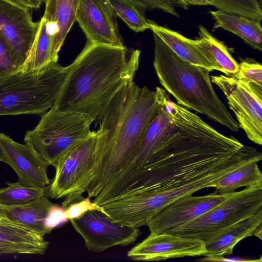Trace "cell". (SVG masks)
I'll return each mask as SVG.
<instances>
[{
	"label": "cell",
	"instance_id": "cell-1",
	"mask_svg": "<svg viewBox=\"0 0 262 262\" xmlns=\"http://www.w3.org/2000/svg\"><path fill=\"white\" fill-rule=\"evenodd\" d=\"M166 109L153 152L120 198L180 186L254 155L170 98Z\"/></svg>",
	"mask_w": 262,
	"mask_h": 262
},
{
	"label": "cell",
	"instance_id": "cell-2",
	"mask_svg": "<svg viewBox=\"0 0 262 262\" xmlns=\"http://www.w3.org/2000/svg\"><path fill=\"white\" fill-rule=\"evenodd\" d=\"M161 88L153 91L131 81L113 97L98 123L94 163L81 191L90 198L135 157L145 132L161 107Z\"/></svg>",
	"mask_w": 262,
	"mask_h": 262
},
{
	"label": "cell",
	"instance_id": "cell-3",
	"mask_svg": "<svg viewBox=\"0 0 262 262\" xmlns=\"http://www.w3.org/2000/svg\"><path fill=\"white\" fill-rule=\"evenodd\" d=\"M141 51L88 41L70 65L53 106L61 112L85 114L98 122L113 97L133 81Z\"/></svg>",
	"mask_w": 262,
	"mask_h": 262
},
{
	"label": "cell",
	"instance_id": "cell-4",
	"mask_svg": "<svg viewBox=\"0 0 262 262\" xmlns=\"http://www.w3.org/2000/svg\"><path fill=\"white\" fill-rule=\"evenodd\" d=\"M153 36L154 67L165 90L177 104L237 132L238 124L214 91L210 72L183 59L154 33Z\"/></svg>",
	"mask_w": 262,
	"mask_h": 262
},
{
	"label": "cell",
	"instance_id": "cell-5",
	"mask_svg": "<svg viewBox=\"0 0 262 262\" xmlns=\"http://www.w3.org/2000/svg\"><path fill=\"white\" fill-rule=\"evenodd\" d=\"M69 70L57 62L0 81V116L42 115L55 104Z\"/></svg>",
	"mask_w": 262,
	"mask_h": 262
},
{
	"label": "cell",
	"instance_id": "cell-6",
	"mask_svg": "<svg viewBox=\"0 0 262 262\" xmlns=\"http://www.w3.org/2000/svg\"><path fill=\"white\" fill-rule=\"evenodd\" d=\"M248 161V159L238 161L180 186L154 192L133 194L112 201L102 206L115 221L137 228L146 226L156 213L169 204L203 188L210 187L219 177Z\"/></svg>",
	"mask_w": 262,
	"mask_h": 262
},
{
	"label": "cell",
	"instance_id": "cell-7",
	"mask_svg": "<svg viewBox=\"0 0 262 262\" xmlns=\"http://www.w3.org/2000/svg\"><path fill=\"white\" fill-rule=\"evenodd\" d=\"M93 121L85 114L61 112L52 106L33 129L26 132L24 141L54 167L69 148L96 134L90 129Z\"/></svg>",
	"mask_w": 262,
	"mask_h": 262
},
{
	"label": "cell",
	"instance_id": "cell-8",
	"mask_svg": "<svg viewBox=\"0 0 262 262\" xmlns=\"http://www.w3.org/2000/svg\"><path fill=\"white\" fill-rule=\"evenodd\" d=\"M262 208V184L234 192L199 217L168 233L206 243L228 227L255 214Z\"/></svg>",
	"mask_w": 262,
	"mask_h": 262
},
{
	"label": "cell",
	"instance_id": "cell-9",
	"mask_svg": "<svg viewBox=\"0 0 262 262\" xmlns=\"http://www.w3.org/2000/svg\"><path fill=\"white\" fill-rule=\"evenodd\" d=\"M211 82L222 91L239 127L251 141L262 144V86L233 77L211 76Z\"/></svg>",
	"mask_w": 262,
	"mask_h": 262
},
{
	"label": "cell",
	"instance_id": "cell-10",
	"mask_svg": "<svg viewBox=\"0 0 262 262\" xmlns=\"http://www.w3.org/2000/svg\"><path fill=\"white\" fill-rule=\"evenodd\" d=\"M96 134L69 148L58 159L55 174L47 187L48 194L59 199L68 195L82 194L81 189L94 163Z\"/></svg>",
	"mask_w": 262,
	"mask_h": 262
},
{
	"label": "cell",
	"instance_id": "cell-11",
	"mask_svg": "<svg viewBox=\"0 0 262 262\" xmlns=\"http://www.w3.org/2000/svg\"><path fill=\"white\" fill-rule=\"evenodd\" d=\"M69 221L83 239L86 248L96 253L114 246L130 245L142 234L139 228L115 221L108 214L98 210L88 211Z\"/></svg>",
	"mask_w": 262,
	"mask_h": 262
},
{
	"label": "cell",
	"instance_id": "cell-12",
	"mask_svg": "<svg viewBox=\"0 0 262 262\" xmlns=\"http://www.w3.org/2000/svg\"><path fill=\"white\" fill-rule=\"evenodd\" d=\"M32 9L0 0V34L11 50L21 71L29 56L38 28Z\"/></svg>",
	"mask_w": 262,
	"mask_h": 262
},
{
	"label": "cell",
	"instance_id": "cell-13",
	"mask_svg": "<svg viewBox=\"0 0 262 262\" xmlns=\"http://www.w3.org/2000/svg\"><path fill=\"white\" fill-rule=\"evenodd\" d=\"M233 192L181 197L165 206L150 220L146 225L150 234L168 233L202 215Z\"/></svg>",
	"mask_w": 262,
	"mask_h": 262
},
{
	"label": "cell",
	"instance_id": "cell-14",
	"mask_svg": "<svg viewBox=\"0 0 262 262\" xmlns=\"http://www.w3.org/2000/svg\"><path fill=\"white\" fill-rule=\"evenodd\" d=\"M116 16L107 0H80L76 21L90 42L122 47Z\"/></svg>",
	"mask_w": 262,
	"mask_h": 262
},
{
	"label": "cell",
	"instance_id": "cell-15",
	"mask_svg": "<svg viewBox=\"0 0 262 262\" xmlns=\"http://www.w3.org/2000/svg\"><path fill=\"white\" fill-rule=\"evenodd\" d=\"M0 148L4 156L2 162L15 171L21 184L46 189L50 184L47 174L49 164L29 143L16 142L4 133H0Z\"/></svg>",
	"mask_w": 262,
	"mask_h": 262
},
{
	"label": "cell",
	"instance_id": "cell-16",
	"mask_svg": "<svg viewBox=\"0 0 262 262\" xmlns=\"http://www.w3.org/2000/svg\"><path fill=\"white\" fill-rule=\"evenodd\" d=\"M205 244L194 238L171 233L150 234L127 252L135 260L159 261L186 256H204Z\"/></svg>",
	"mask_w": 262,
	"mask_h": 262
},
{
	"label": "cell",
	"instance_id": "cell-17",
	"mask_svg": "<svg viewBox=\"0 0 262 262\" xmlns=\"http://www.w3.org/2000/svg\"><path fill=\"white\" fill-rule=\"evenodd\" d=\"M49 245L43 235L3 218L0 220V255H43Z\"/></svg>",
	"mask_w": 262,
	"mask_h": 262
},
{
	"label": "cell",
	"instance_id": "cell-18",
	"mask_svg": "<svg viewBox=\"0 0 262 262\" xmlns=\"http://www.w3.org/2000/svg\"><path fill=\"white\" fill-rule=\"evenodd\" d=\"M54 204L44 194L24 205L2 206V218L45 236L50 233L47 227V222Z\"/></svg>",
	"mask_w": 262,
	"mask_h": 262
},
{
	"label": "cell",
	"instance_id": "cell-19",
	"mask_svg": "<svg viewBox=\"0 0 262 262\" xmlns=\"http://www.w3.org/2000/svg\"><path fill=\"white\" fill-rule=\"evenodd\" d=\"M262 223V208L255 214L225 229L205 243L204 256L219 257L232 253L236 244L241 240L253 235L254 229Z\"/></svg>",
	"mask_w": 262,
	"mask_h": 262
},
{
	"label": "cell",
	"instance_id": "cell-20",
	"mask_svg": "<svg viewBox=\"0 0 262 262\" xmlns=\"http://www.w3.org/2000/svg\"><path fill=\"white\" fill-rule=\"evenodd\" d=\"M215 20L212 31L218 28L239 37L254 49L262 51V28L260 21L239 14L220 10L209 11Z\"/></svg>",
	"mask_w": 262,
	"mask_h": 262
},
{
	"label": "cell",
	"instance_id": "cell-21",
	"mask_svg": "<svg viewBox=\"0 0 262 262\" xmlns=\"http://www.w3.org/2000/svg\"><path fill=\"white\" fill-rule=\"evenodd\" d=\"M149 27L176 54L191 64L202 67L210 72L215 68L200 49L195 40L186 37L181 33L161 26L149 20Z\"/></svg>",
	"mask_w": 262,
	"mask_h": 262
},
{
	"label": "cell",
	"instance_id": "cell-22",
	"mask_svg": "<svg viewBox=\"0 0 262 262\" xmlns=\"http://www.w3.org/2000/svg\"><path fill=\"white\" fill-rule=\"evenodd\" d=\"M80 0H42L45 4L43 17L54 30V52L58 53L66 36L76 21Z\"/></svg>",
	"mask_w": 262,
	"mask_h": 262
},
{
	"label": "cell",
	"instance_id": "cell-23",
	"mask_svg": "<svg viewBox=\"0 0 262 262\" xmlns=\"http://www.w3.org/2000/svg\"><path fill=\"white\" fill-rule=\"evenodd\" d=\"M199 37L195 41L216 70L233 77L239 69L238 63L230 53L224 42L214 37L202 25L199 27Z\"/></svg>",
	"mask_w": 262,
	"mask_h": 262
},
{
	"label": "cell",
	"instance_id": "cell-24",
	"mask_svg": "<svg viewBox=\"0 0 262 262\" xmlns=\"http://www.w3.org/2000/svg\"><path fill=\"white\" fill-rule=\"evenodd\" d=\"M54 33L52 26L42 17L28 58L21 71L41 68L52 62H57L58 57L54 52Z\"/></svg>",
	"mask_w": 262,
	"mask_h": 262
},
{
	"label": "cell",
	"instance_id": "cell-25",
	"mask_svg": "<svg viewBox=\"0 0 262 262\" xmlns=\"http://www.w3.org/2000/svg\"><path fill=\"white\" fill-rule=\"evenodd\" d=\"M261 160L249 161L216 179L210 187L216 193H229L242 187L262 184V173L258 163Z\"/></svg>",
	"mask_w": 262,
	"mask_h": 262
},
{
	"label": "cell",
	"instance_id": "cell-26",
	"mask_svg": "<svg viewBox=\"0 0 262 262\" xmlns=\"http://www.w3.org/2000/svg\"><path fill=\"white\" fill-rule=\"evenodd\" d=\"M7 184V187L0 189V205L2 206L24 205L46 194V189L28 186L19 182Z\"/></svg>",
	"mask_w": 262,
	"mask_h": 262
},
{
	"label": "cell",
	"instance_id": "cell-27",
	"mask_svg": "<svg viewBox=\"0 0 262 262\" xmlns=\"http://www.w3.org/2000/svg\"><path fill=\"white\" fill-rule=\"evenodd\" d=\"M116 15L136 32L149 29V20L144 15L145 12L123 0H107Z\"/></svg>",
	"mask_w": 262,
	"mask_h": 262
},
{
	"label": "cell",
	"instance_id": "cell-28",
	"mask_svg": "<svg viewBox=\"0 0 262 262\" xmlns=\"http://www.w3.org/2000/svg\"><path fill=\"white\" fill-rule=\"evenodd\" d=\"M217 10L235 13L255 20L262 19V6L258 0H207Z\"/></svg>",
	"mask_w": 262,
	"mask_h": 262
},
{
	"label": "cell",
	"instance_id": "cell-29",
	"mask_svg": "<svg viewBox=\"0 0 262 262\" xmlns=\"http://www.w3.org/2000/svg\"><path fill=\"white\" fill-rule=\"evenodd\" d=\"M61 204L69 220L78 218L90 210H98L108 214L102 206L94 203L89 196L84 198L82 194L67 196Z\"/></svg>",
	"mask_w": 262,
	"mask_h": 262
},
{
	"label": "cell",
	"instance_id": "cell-30",
	"mask_svg": "<svg viewBox=\"0 0 262 262\" xmlns=\"http://www.w3.org/2000/svg\"><path fill=\"white\" fill-rule=\"evenodd\" d=\"M238 65V71L233 77L262 86V66L260 63L253 59L246 58L241 59Z\"/></svg>",
	"mask_w": 262,
	"mask_h": 262
},
{
	"label": "cell",
	"instance_id": "cell-31",
	"mask_svg": "<svg viewBox=\"0 0 262 262\" xmlns=\"http://www.w3.org/2000/svg\"><path fill=\"white\" fill-rule=\"evenodd\" d=\"M20 71V68L14 59L9 46L0 34V81Z\"/></svg>",
	"mask_w": 262,
	"mask_h": 262
},
{
	"label": "cell",
	"instance_id": "cell-32",
	"mask_svg": "<svg viewBox=\"0 0 262 262\" xmlns=\"http://www.w3.org/2000/svg\"><path fill=\"white\" fill-rule=\"evenodd\" d=\"M69 221L66 210L61 206L54 204L52 206L48 219L47 227L51 232L52 230Z\"/></svg>",
	"mask_w": 262,
	"mask_h": 262
},
{
	"label": "cell",
	"instance_id": "cell-33",
	"mask_svg": "<svg viewBox=\"0 0 262 262\" xmlns=\"http://www.w3.org/2000/svg\"><path fill=\"white\" fill-rule=\"evenodd\" d=\"M151 10L157 9L179 17L180 15L174 9L170 0H148Z\"/></svg>",
	"mask_w": 262,
	"mask_h": 262
},
{
	"label": "cell",
	"instance_id": "cell-34",
	"mask_svg": "<svg viewBox=\"0 0 262 262\" xmlns=\"http://www.w3.org/2000/svg\"><path fill=\"white\" fill-rule=\"evenodd\" d=\"M21 7L37 9L42 4V0H6Z\"/></svg>",
	"mask_w": 262,
	"mask_h": 262
},
{
	"label": "cell",
	"instance_id": "cell-35",
	"mask_svg": "<svg viewBox=\"0 0 262 262\" xmlns=\"http://www.w3.org/2000/svg\"><path fill=\"white\" fill-rule=\"evenodd\" d=\"M129 3L145 12L146 10H151L148 0H123Z\"/></svg>",
	"mask_w": 262,
	"mask_h": 262
},
{
	"label": "cell",
	"instance_id": "cell-36",
	"mask_svg": "<svg viewBox=\"0 0 262 262\" xmlns=\"http://www.w3.org/2000/svg\"><path fill=\"white\" fill-rule=\"evenodd\" d=\"M185 3L189 5L194 6H208L210 5L207 0H184Z\"/></svg>",
	"mask_w": 262,
	"mask_h": 262
},
{
	"label": "cell",
	"instance_id": "cell-37",
	"mask_svg": "<svg viewBox=\"0 0 262 262\" xmlns=\"http://www.w3.org/2000/svg\"><path fill=\"white\" fill-rule=\"evenodd\" d=\"M172 5L179 7H181L184 9L187 10L189 5H187L184 0H170Z\"/></svg>",
	"mask_w": 262,
	"mask_h": 262
},
{
	"label": "cell",
	"instance_id": "cell-38",
	"mask_svg": "<svg viewBox=\"0 0 262 262\" xmlns=\"http://www.w3.org/2000/svg\"><path fill=\"white\" fill-rule=\"evenodd\" d=\"M253 235L262 239V223L256 227L253 232Z\"/></svg>",
	"mask_w": 262,
	"mask_h": 262
},
{
	"label": "cell",
	"instance_id": "cell-39",
	"mask_svg": "<svg viewBox=\"0 0 262 262\" xmlns=\"http://www.w3.org/2000/svg\"><path fill=\"white\" fill-rule=\"evenodd\" d=\"M4 156L0 148V161H3Z\"/></svg>",
	"mask_w": 262,
	"mask_h": 262
},
{
	"label": "cell",
	"instance_id": "cell-40",
	"mask_svg": "<svg viewBox=\"0 0 262 262\" xmlns=\"http://www.w3.org/2000/svg\"><path fill=\"white\" fill-rule=\"evenodd\" d=\"M2 213H3L2 206L0 205V220L3 217Z\"/></svg>",
	"mask_w": 262,
	"mask_h": 262
},
{
	"label": "cell",
	"instance_id": "cell-41",
	"mask_svg": "<svg viewBox=\"0 0 262 262\" xmlns=\"http://www.w3.org/2000/svg\"><path fill=\"white\" fill-rule=\"evenodd\" d=\"M260 5L262 6V0H258Z\"/></svg>",
	"mask_w": 262,
	"mask_h": 262
}]
</instances>
